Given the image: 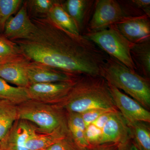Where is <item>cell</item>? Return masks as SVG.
<instances>
[{
  "mask_svg": "<svg viewBox=\"0 0 150 150\" xmlns=\"http://www.w3.org/2000/svg\"><path fill=\"white\" fill-rule=\"evenodd\" d=\"M18 119V105L8 100H0V141Z\"/></svg>",
  "mask_w": 150,
  "mask_h": 150,
  "instance_id": "19",
  "label": "cell"
},
{
  "mask_svg": "<svg viewBox=\"0 0 150 150\" xmlns=\"http://www.w3.org/2000/svg\"><path fill=\"white\" fill-rule=\"evenodd\" d=\"M115 110H116V109L110 110V111H108V112H106L104 114H102L91 124H93L97 128H99V129L102 130L103 128L105 125L106 122H107V121H108L109 118H110V116L112 115V112Z\"/></svg>",
  "mask_w": 150,
  "mask_h": 150,
  "instance_id": "30",
  "label": "cell"
},
{
  "mask_svg": "<svg viewBox=\"0 0 150 150\" xmlns=\"http://www.w3.org/2000/svg\"><path fill=\"white\" fill-rule=\"evenodd\" d=\"M18 119L33 123L39 134L68 130L67 116L57 105L29 100L18 105Z\"/></svg>",
  "mask_w": 150,
  "mask_h": 150,
  "instance_id": "4",
  "label": "cell"
},
{
  "mask_svg": "<svg viewBox=\"0 0 150 150\" xmlns=\"http://www.w3.org/2000/svg\"><path fill=\"white\" fill-rule=\"evenodd\" d=\"M76 80L65 82L30 84L26 88V90L30 100L47 104H58L66 98Z\"/></svg>",
  "mask_w": 150,
  "mask_h": 150,
  "instance_id": "7",
  "label": "cell"
},
{
  "mask_svg": "<svg viewBox=\"0 0 150 150\" xmlns=\"http://www.w3.org/2000/svg\"><path fill=\"white\" fill-rule=\"evenodd\" d=\"M30 19L35 25L31 34L13 41L25 57L77 76H100L108 56L91 40L66 32L47 16Z\"/></svg>",
  "mask_w": 150,
  "mask_h": 150,
  "instance_id": "1",
  "label": "cell"
},
{
  "mask_svg": "<svg viewBox=\"0 0 150 150\" xmlns=\"http://www.w3.org/2000/svg\"><path fill=\"white\" fill-rule=\"evenodd\" d=\"M100 76L108 83L123 91L148 109L150 107L149 81L108 56L101 68Z\"/></svg>",
  "mask_w": 150,
  "mask_h": 150,
  "instance_id": "3",
  "label": "cell"
},
{
  "mask_svg": "<svg viewBox=\"0 0 150 150\" xmlns=\"http://www.w3.org/2000/svg\"><path fill=\"white\" fill-rule=\"evenodd\" d=\"M96 1L67 0L63 1L64 8L77 26L81 35L86 32L93 13Z\"/></svg>",
  "mask_w": 150,
  "mask_h": 150,
  "instance_id": "14",
  "label": "cell"
},
{
  "mask_svg": "<svg viewBox=\"0 0 150 150\" xmlns=\"http://www.w3.org/2000/svg\"><path fill=\"white\" fill-rule=\"evenodd\" d=\"M30 61L24 57L0 66V78L16 86L27 88L30 85L26 68Z\"/></svg>",
  "mask_w": 150,
  "mask_h": 150,
  "instance_id": "15",
  "label": "cell"
},
{
  "mask_svg": "<svg viewBox=\"0 0 150 150\" xmlns=\"http://www.w3.org/2000/svg\"><path fill=\"white\" fill-rule=\"evenodd\" d=\"M131 135L127 122L115 110L103 128L100 145L114 144L121 146L129 142Z\"/></svg>",
  "mask_w": 150,
  "mask_h": 150,
  "instance_id": "12",
  "label": "cell"
},
{
  "mask_svg": "<svg viewBox=\"0 0 150 150\" xmlns=\"http://www.w3.org/2000/svg\"><path fill=\"white\" fill-rule=\"evenodd\" d=\"M38 133L37 128L25 120L18 119L0 141L1 150H29L25 144L30 137Z\"/></svg>",
  "mask_w": 150,
  "mask_h": 150,
  "instance_id": "11",
  "label": "cell"
},
{
  "mask_svg": "<svg viewBox=\"0 0 150 150\" xmlns=\"http://www.w3.org/2000/svg\"><path fill=\"white\" fill-rule=\"evenodd\" d=\"M83 35L108 56L118 60L130 69L137 71L131 54L134 43L126 39L114 25L97 32L85 33Z\"/></svg>",
  "mask_w": 150,
  "mask_h": 150,
  "instance_id": "5",
  "label": "cell"
},
{
  "mask_svg": "<svg viewBox=\"0 0 150 150\" xmlns=\"http://www.w3.org/2000/svg\"><path fill=\"white\" fill-rule=\"evenodd\" d=\"M126 3L132 8V13L135 16H141L138 12V10H140L144 13V14L150 18V0H132L126 1Z\"/></svg>",
  "mask_w": 150,
  "mask_h": 150,
  "instance_id": "28",
  "label": "cell"
},
{
  "mask_svg": "<svg viewBox=\"0 0 150 150\" xmlns=\"http://www.w3.org/2000/svg\"><path fill=\"white\" fill-rule=\"evenodd\" d=\"M22 0H0V33L3 34L6 22L18 11Z\"/></svg>",
  "mask_w": 150,
  "mask_h": 150,
  "instance_id": "25",
  "label": "cell"
},
{
  "mask_svg": "<svg viewBox=\"0 0 150 150\" xmlns=\"http://www.w3.org/2000/svg\"><path fill=\"white\" fill-rule=\"evenodd\" d=\"M149 17L129 16L113 25L126 39L136 44L150 40Z\"/></svg>",
  "mask_w": 150,
  "mask_h": 150,
  "instance_id": "9",
  "label": "cell"
},
{
  "mask_svg": "<svg viewBox=\"0 0 150 150\" xmlns=\"http://www.w3.org/2000/svg\"><path fill=\"white\" fill-rule=\"evenodd\" d=\"M106 110V109H93L86 111L83 113H81L82 117L86 127L90 124L93 123L94 121L97 119L98 117L102 114L110 110Z\"/></svg>",
  "mask_w": 150,
  "mask_h": 150,
  "instance_id": "29",
  "label": "cell"
},
{
  "mask_svg": "<svg viewBox=\"0 0 150 150\" xmlns=\"http://www.w3.org/2000/svg\"><path fill=\"white\" fill-rule=\"evenodd\" d=\"M69 132L67 130L56 131L51 134L36 133L28 139L25 147L29 150H46Z\"/></svg>",
  "mask_w": 150,
  "mask_h": 150,
  "instance_id": "20",
  "label": "cell"
},
{
  "mask_svg": "<svg viewBox=\"0 0 150 150\" xmlns=\"http://www.w3.org/2000/svg\"><path fill=\"white\" fill-rule=\"evenodd\" d=\"M144 123L140 121L127 122L131 134L134 136L135 143L140 150H150V130Z\"/></svg>",
  "mask_w": 150,
  "mask_h": 150,
  "instance_id": "23",
  "label": "cell"
},
{
  "mask_svg": "<svg viewBox=\"0 0 150 150\" xmlns=\"http://www.w3.org/2000/svg\"><path fill=\"white\" fill-rule=\"evenodd\" d=\"M101 136L102 130L93 124H90L86 127L85 138L89 147L100 145Z\"/></svg>",
  "mask_w": 150,
  "mask_h": 150,
  "instance_id": "27",
  "label": "cell"
},
{
  "mask_svg": "<svg viewBox=\"0 0 150 150\" xmlns=\"http://www.w3.org/2000/svg\"><path fill=\"white\" fill-rule=\"evenodd\" d=\"M34 28L24 2L16 14L11 16L6 22L2 34L12 41L21 40L28 37Z\"/></svg>",
  "mask_w": 150,
  "mask_h": 150,
  "instance_id": "13",
  "label": "cell"
},
{
  "mask_svg": "<svg viewBox=\"0 0 150 150\" xmlns=\"http://www.w3.org/2000/svg\"><path fill=\"white\" fill-rule=\"evenodd\" d=\"M24 56L15 42L0 34V66Z\"/></svg>",
  "mask_w": 150,
  "mask_h": 150,
  "instance_id": "22",
  "label": "cell"
},
{
  "mask_svg": "<svg viewBox=\"0 0 150 150\" xmlns=\"http://www.w3.org/2000/svg\"><path fill=\"white\" fill-rule=\"evenodd\" d=\"M116 108L127 122H150V112L135 100L108 83Z\"/></svg>",
  "mask_w": 150,
  "mask_h": 150,
  "instance_id": "8",
  "label": "cell"
},
{
  "mask_svg": "<svg viewBox=\"0 0 150 150\" xmlns=\"http://www.w3.org/2000/svg\"><path fill=\"white\" fill-rule=\"evenodd\" d=\"M119 145L114 144H106L86 148L84 150H118Z\"/></svg>",
  "mask_w": 150,
  "mask_h": 150,
  "instance_id": "31",
  "label": "cell"
},
{
  "mask_svg": "<svg viewBox=\"0 0 150 150\" xmlns=\"http://www.w3.org/2000/svg\"><path fill=\"white\" fill-rule=\"evenodd\" d=\"M29 100L26 88L11 85L0 78V100H8L18 105Z\"/></svg>",
  "mask_w": 150,
  "mask_h": 150,
  "instance_id": "21",
  "label": "cell"
},
{
  "mask_svg": "<svg viewBox=\"0 0 150 150\" xmlns=\"http://www.w3.org/2000/svg\"><path fill=\"white\" fill-rule=\"evenodd\" d=\"M121 2L116 0H97L86 32L106 29L129 17Z\"/></svg>",
  "mask_w": 150,
  "mask_h": 150,
  "instance_id": "6",
  "label": "cell"
},
{
  "mask_svg": "<svg viewBox=\"0 0 150 150\" xmlns=\"http://www.w3.org/2000/svg\"><path fill=\"white\" fill-rule=\"evenodd\" d=\"M118 150H140L136 144L132 142L129 144V142L119 146Z\"/></svg>",
  "mask_w": 150,
  "mask_h": 150,
  "instance_id": "32",
  "label": "cell"
},
{
  "mask_svg": "<svg viewBox=\"0 0 150 150\" xmlns=\"http://www.w3.org/2000/svg\"><path fill=\"white\" fill-rule=\"evenodd\" d=\"M57 0H28L25 1L30 18L46 17Z\"/></svg>",
  "mask_w": 150,
  "mask_h": 150,
  "instance_id": "24",
  "label": "cell"
},
{
  "mask_svg": "<svg viewBox=\"0 0 150 150\" xmlns=\"http://www.w3.org/2000/svg\"><path fill=\"white\" fill-rule=\"evenodd\" d=\"M67 126L69 133L75 143L81 148L89 147L86 141V126L80 113L67 112Z\"/></svg>",
  "mask_w": 150,
  "mask_h": 150,
  "instance_id": "18",
  "label": "cell"
},
{
  "mask_svg": "<svg viewBox=\"0 0 150 150\" xmlns=\"http://www.w3.org/2000/svg\"><path fill=\"white\" fill-rule=\"evenodd\" d=\"M0 150H1V147H0Z\"/></svg>",
  "mask_w": 150,
  "mask_h": 150,
  "instance_id": "33",
  "label": "cell"
},
{
  "mask_svg": "<svg viewBox=\"0 0 150 150\" xmlns=\"http://www.w3.org/2000/svg\"><path fill=\"white\" fill-rule=\"evenodd\" d=\"M62 2L57 0L48 13L47 17L66 32L76 36L81 35L76 25L65 10Z\"/></svg>",
  "mask_w": 150,
  "mask_h": 150,
  "instance_id": "16",
  "label": "cell"
},
{
  "mask_svg": "<svg viewBox=\"0 0 150 150\" xmlns=\"http://www.w3.org/2000/svg\"><path fill=\"white\" fill-rule=\"evenodd\" d=\"M59 105L67 112L93 109H116L107 81L101 76H79L66 98Z\"/></svg>",
  "mask_w": 150,
  "mask_h": 150,
  "instance_id": "2",
  "label": "cell"
},
{
  "mask_svg": "<svg viewBox=\"0 0 150 150\" xmlns=\"http://www.w3.org/2000/svg\"><path fill=\"white\" fill-rule=\"evenodd\" d=\"M78 146L73 140L69 133L45 150H84Z\"/></svg>",
  "mask_w": 150,
  "mask_h": 150,
  "instance_id": "26",
  "label": "cell"
},
{
  "mask_svg": "<svg viewBox=\"0 0 150 150\" xmlns=\"http://www.w3.org/2000/svg\"><path fill=\"white\" fill-rule=\"evenodd\" d=\"M26 72L30 84L73 81L79 76L32 61L28 65Z\"/></svg>",
  "mask_w": 150,
  "mask_h": 150,
  "instance_id": "10",
  "label": "cell"
},
{
  "mask_svg": "<svg viewBox=\"0 0 150 150\" xmlns=\"http://www.w3.org/2000/svg\"><path fill=\"white\" fill-rule=\"evenodd\" d=\"M131 54L137 71L148 79L150 74V40L134 44Z\"/></svg>",
  "mask_w": 150,
  "mask_h": 150,
  "instance_id": "17",
  "label": "cell"
}]
</instances>
